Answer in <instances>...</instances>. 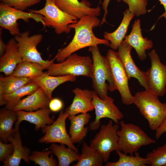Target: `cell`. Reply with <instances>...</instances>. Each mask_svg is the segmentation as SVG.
I'll return each instance as SVG.
<instances>
[{"mask_svg":"<svg viewBox=\"0 0 166 166\" xmlns=\"http://www.w3.org/2000/svg\"><path fill=\"white\" fill-rule=\"evenodd\" d=\"M41 0H0L1 2L16 9L24 11L39 3Z\"/></svg>","mask_w":166,"mask_h":166,"instance_id":"obj_35","label":"cell"},{"mask_svg":"<svg viewBox=\"0 0 166 166\" xmlns=\"http://www.w3.org/2000/svg\"><path fill=\"white\" fill-rule=\"evenodd\" d=\"M39 88V86L32 81L11 94L0 96V105H5L6 108L13 110L22 98L33 93Z\"/></svg>","mask_w":166,"mask_h":166,"instance_id":"obj_25","label":"cell"},{"mask_svg":"<svg viewBox=\"0 0 166 166\" xmlns=\"http://www.w3.org/2000/svg\"><path fill=\"white\" fill-rule=\"evenodd\" d=\"M134 104L147 121L149 128L156 131L166 116V103L161 102L158 97L149 91L136 93L134 96Z\"/></svg>","mask_w":166,"mask_h":166,"instance_id":"obj_3","label":"cell"},{"mask_svg":"<svg viewBox=\"0 0 166 166\" xmlns=\"http://www.w3.org/2000/svg\"><path fill=\"white\" fill-rule=\"evenodd\" d=\"M23 61L15 39H10L6 44L4 53L0 58V72L6 76L12 75L17 65Z\"/></svg>","mask_w":166,"mask_h":166,"instance_id":"obj_19","label":"cell"},{"mask_svg":"<svg viewBox=\"0 0 166 166\" xmlns=\"http://www.w3.org/2000/svg\"><path fill=\"white\" fill-rule=\"evenodd\" d=\"M104 162L102 155L98 151L84 142L81 152L74 166H101Z\"/></svg>","mask_w":166,"mask_h":166,"instance_id":"obj_27","label":"cell"},{"mask_svg":"<svg viewBox=\"0 0 166 166\" xmlns=\"http://www.w3.org/2000/svg\"><path fill=\"white\" fill-rule=\"evenodd\" d=\"M91 118V115L88 113L68 116L70 123L69 134L73 144L80 142L85 137L88 128L85 127V125L88 124Z\"/></svg>","mask_w":166,"mask_h":166,"instance_id":"obj_22","label":"cell"},{"mask_svg":"<svg viewBox=\"0 0 166 166\" xmlns=\"http://www.w3.org/2000/svg\"><path fill=\"white\" fill-rule=\"evenodd\" d=\"M14 146L12 143H5L0 141V161L4 162L12 154Z\"/></svg>","mask_w":166,"mask_h":166,"instance_id":"obj_36","label":"cell"},{"mask_svg":"<svg viewBox=\"0 0 166 166\" xmlns=\"http://www.w3.org/2000/svg\"><path fill=\"white\" fill-rule=\"evenodd\" d=\"M92 102L95 110V118L89 126L91 131L96 130L100 127L101 120L102 118L110 119L119 124L124 117L122 113L114 104L113 99L109 96L107 99L103 100L93 91Z\"/></svg>","mask_w":166,"mask_h":166,"instance_id":"obj_13","label":"cell"},{"mask_svg":"<svg viewBox=\"0 0 166 166\" xmlns=\"http://www.w3.org/2000/svg\"><path fill=\"white\" fill-rule=\"evenodd\" d=\"M9 142L12 143L14 150L12 154L4 162V166H19L22 160L29 163L30 150L27 148L22 146L20 133L16 131L9 140Z\"/></svg>","mask_w":166,"mask_h":166,"instance_id":"obj_23","label":"cell"},{"mask_svg":"<svg viewBox=\"0 0 166 166\" xmlns=\"http://www.w3.org/2000/svg\"><path fill=\"white\" fill-rule=\"evenodd\" d=\"M76 77L71 75L53 76L45 72L32 80L43 90L51 100L52 98V93L57 86L67 82L75 81Z\"/></svg>","mask_w":166,"mask_h":166,"instance_id":"obj_21","label":"cell"},{"mask_svg":"<svg viewBox=\"0 0 166 166\" xmlns=\"http://www.w3.org/2000/svg\"><path fill=\"white\" fill-rule=\"evenodd\" d=\"M45 69L43 65L39 63L22 61L17 65L12 75L32 79L43 74Z\"/></svg>","mask_w":166,"mask_h":166,"instance_id":"obj_29","label":"cell"},{"mask_svg":"<svg viewBox=\"0 0 166 166\" xmlns=\"http://www.w3.org/2000/svg\"><path fill=\"white\" fill-rule=\"evenodd\" d=\"M116 152L119 156L118 160L116 162H107L105 166H146L149 165L147 159L140 156L137 152L134 153V156L127 155L120 151Z\"/></svg>","mask_w":166,"mask_h":166,"instance_id":"obj_31","label":"cell"},{"mask_svg":"<svg viewBox=\"0 0 166 166\" xmlns=\"http://www.w3.org/2000/svg\"><path fill=\"white\" fill-rule=\"evenodd\" d=\"M101 22L97 16L88 15L69 25L71 29H74V35L67 46L59 50L54 57L57 61H62L71 54L86 47L100 44L109 46L108 41L97 37L93 32V29L98 26Z\"/></svg>","mask_w":166,"mask_h":166,"instance_id":"obj_1","label":"cell"},{"mask_svg":"<svg viewBox=\"0 0 166 166\" xmlns=\"http://www.w3.org/2000/svg\"><path fill=\"white\" fill-rule=\"evenodd\" d=\"M44 7L39 10H30L29 11L41 15L44 17V27L50 26L54 28L55 33L60 34L69 33L71 29L69 25L76 23L78 19L63 11L52 0H45Z\"/></svg>","mask_w":166,"mask_h":166,"instance_id":"obj_6","label":"cell"},{"mask_svg":"<svg viewBox=\"0 0 166 166\" xmlns=\"http://www.w3.org/2000/svg\"><path fill=\"white\" fill-rule=\"evenodd\" d=\"M123 15L120 24L115 31L112 33L105 32L104 33V39L109 42V46L114 50L118 49L123 41L129 23L135 15L134 13L130 12L128 9L124 11Z\"/></svg>","mask_w":166,"mask_h":166,"instance_id":"obj_24","label":"cell"},{"mask_svg":"<svg viewBox=\"0 0 166 166\" xmlns=\"http://www.w3.org/2000/svg\"><path fill=\"white\" fill-rule=\"evenodd\" d=\"M14 39L17 43L18 51L23 61L39 63L47 70L56 60L55 57L50 61L43 59L37 49V46L43 39L42 34H38L30 36L29 32L27 31L15 36Z\"/></svg>","mask_w":166,"mask_h":166,"instance_id":"obj_8","label":"cell"},{"mask_svg":"<svg viewBox=\"0 0 166 166\" xmlns=\"http://www.w3.org/2000/svg\"><path fill=\"white\" fill-rule=\"evenodd\" d=\"M123 42L134 49L141 61L144 60L147 58L146 50L151 49L153 46L151 40L143 37L140 28V21L139 19L135 21L132 24L131 33L125 36Z\"/></svg>","mask_w":166,"mask_h":166,"instance_id":"obj_17","label":"cell"},{"mask_svg":"<svg viewBox=\"0 0 166 166\" xmlns=\"http://www.w3.org/2000/svg\"><path fill=\"white\" fill-rule=\"evenodd\" d=\"M72 92L74 97L65 111L69 116L86 113L94 109L92 102L93 90L76 88Z\"/></svg>","mask_w":166,"mask_h":166,"instance_id":"obj_18","label":"cell"},{"mask_svg":"<svg viewBox=\"0 0 166 166\" xmlns=\"http://www.w3.org/2000/svg\"><path fill=\"white\" fill-rule=\"evenodd\" d=\"M121 127L117 133L120 151L133 155L143 146L154 144L156 140L148 135L140 127L132 123L120 122Z\"/></svg>","mask_w":166,"mask_h":166,"instance_id":"obj_4","label":"cell"},{"mask_svg":"<svg viewBox=\"0 0 166 166\" xmlns=\"http://www.w3.org/2000/svg\"><path fill=\"white\" fill-rule=\"evenodd\" d=\"M128 6V10L136 16L143 15L147 12L148 0H122Z\"/></svg>","mask_w":166,"mask_h":166,"instance_id":"obj_34","label":"cell"},{"mask_svg":"<svg viewBox=\"0 0 166 166\" xmlns=\"http://www.w3.org/2000/svg\"><path fill=\"white\" fill-rule=\"evenodd\" d=\"M113 122L110 120L106 124L101 125L90 142L89 145L102 155L104 162H107L112 152L120 151L117 133L119 126L118 124H114Z\"/></svg>","mask_w":166,"mask_h":166,"instance_id":"obj_7","label":"cell"},{"mask_svg":"<svg viewBox=\"0 0 166 166\" xmlns=\"http://www.w3.org/2000/svg\"><path fill=\"white\" fill-rule=\"evenodd\" d=\"M32 81L30 79L13 75L0 77V96L11 94Z\"/></svg>","mask_w":166,"mask_h":166,"instance_id":"obj_30","label":"cell"},{"mask_svg":"<svg viewBox=\"0 0 166 166\" xmlns=\"http://www.w3.org/2000/svg\"><path fill=\"white\" fill-rule=\"evenodd\" d=\"M47 149L50 150L57 157L59 166H68L79 159L78 152L69 147H66L64 144L58 145L53 143Z\"/></svg>","mask_w":166,"mask_h":166,"instance_id":"obj_28","label":"cell"},{"mask_svg":"<svg viewBox=\"0 0 166 166\" xmlns=\"http://www.w3.org/2000/svg\"><path fill=\"white\" fill-rule=\"evenodd\" d=\"M63 104L62 101L58 98H52L50 101L49 108L52 112H56L60 111L62 108Z\"/></svg>","mask_w":166,"mask_h":166,"instance_id":"obj_37","label":"cell"},{"mask_svg":"<svg viewBox=\"0 0 166 166\" xmlns=\"http://www.w3.org/2000/svg\"><path fill=\"white\" fill-rule=\"evenodd\" d=\"M50 150L46 151H35L32 152L29 157L30 160L34 162L36 164L40 166H56L57 162L53 158Z\"/></svg>","mask_w":166,"mask_h":166,"instance_id":"obj_32","label":"cell"},{"mask_svg":"<svg viewBox=\"0 0 166 166\" xmlns=\"http://www.w3.org/2000/svg\"><path fill=\"white\" fill-rule=\"evenodd\" d=\"M132 47L123 41L119 45L117 52L128 79L131 77L137 79L140 84L145 90L149 91L146 78L145 72L141 70L136 65L131 55Z\"/></svg>","mask_w":166,"mask_h":166,"instance_id":"obj_14","label":"cell"},{"mask_svg":"<svg viewBox=\"0 0 166 166\" xmlns=\"http://www.w3.org/2000/svg\"><path fill=\"white\" fill-rule=\"evenodd\" d=\"M60 9L77 17L79 20L88 15L98 16L100 14L101 8L91 7L87 1L82 0H52Z\"/></svg>","mask_w":166,"mask_h":166,"instance_id":"obj_15","label":"cell"},{"mask_svg":"<svg viewBox=\"0 0 166 166\" xmlns=\"http://www.w3.org/2000/svg\"><path fill=\"white\" fill-rule=\"evenodd\" d=\"M2 28H1L0 31V55L1 57L4 53L6 47V44L3 42L2 38Z\"/></svg>","mask_w":166,"mask_h":166,"instance_id":"obj_40","label":"cell"},{"mask_svg":"<svg viewBox=\"0 0 166 166\" xmlns=\"http://www.w3.org/2000/svg\"><path fill=\"white\" fill-rule=\"evenodd\" d=\"M164 166H166V164L164 165Z\"/></svg>","mask_w":166,"mask_h":166,"instance_id":"obj_42","label":"cell"},{"mask_svg":"<svg viewBox=\"0 0 166 166\" xmlns=\"http://www.w3.org/2000/svg\"><path fill=\"white\" fill-rule=\"evenodd\" d=\"M155 131V137L157 139L166 132V116L161 125Z\"/></svg>","mask_w":166,"mask_h":166,"instance_id":"obj_38","label":"cell"},{"mask_svg":"<svg viewBox=\"0 0 166 166\" xmlns=\"http://www.w3.org/2000/svg\"><path fill=\"white\" fill-rule=\"evenodd\" d=\"M50 100L43 90L39 87L33 93L21 99L13 110L31 111L48 108Z\"/></svg>","mask_w":166,"mask_h":166,"instance_id":"obj_20","label":"cell"},{"mask_svg":"<svg viewBox=\"0 0 166 166\" xmlns=\"http://www.w3.org/2000/svg\"><path fill=\"white\" fill-rule=\"evenodd\" d=\"M152 166H164L166 164V143L153 149L146 155Z\"/></svg>","mask_w":166,"mask_h":166,"instance_id":"obj_33","label":"cell"},{"mask_svg":"<svg viewBox=\"0 0 166 166\" xmlns=\"http://www.w3.org/2000/svg\"><path fill=\"white\" fill-rule=\"evenodd\" d=\"M89 50L93 61L91 78L93 91L100 98L105 100L109 96V90H116L109 61L101 54L97 45L89 47Z\"/></svg>","mask_w":166,"mask_h":166,"instance_id":"obj_2","label":"cell"},{"mask_svg":"<svg viewBox=\"0 0 166 166\" xmlns=\"http://www.w3.org/2000/svg\"><path fill=\"white\" fill-rule=\"evenodd\" d=\"M160 4L163 5L164 7L165 12L159 18V19L161 18L164 17L166 19V0H159Z\"/></svg>","mask_w":166,"mask_h":166,"instance_id":"obj_41","label":"cell"},{"mask_svg":"<svg viewBox=\"0 0 166 166\" xmlns=\"http://www.w3.org/2000/svg\"><path fill=\"white\" fill-rule=\"evenodd\" d=\"M17 118L16 111L5 108L1 109L0 137L3 142H9V139L14 135L15 131L13 128V125Z\"/></svg>","mask_w":166,"mask_h":166,"instance_id":"obj_26","label":"cell"},{"mask_svg":"<svg viewBox=\"0 0 166 166\" xmlns=\"http://www.w3.org/2000/svg\"><path fill=\"white\" fill-rule=\"evenodd\" d=\"M52 111L49 108L42 109L34 111H16L18 118L14 128L15 131H19V125L23 121H27L35 125L37 131L54 121L50 117Z\"/></svg>","mask_w":166,"mask_h":166,"instance_id":"obj_16","label":"cell"},{"mask_svg":"<svg viewBox=\"0 0 166 166\" xmlns=\"http://www.w3.org/2000/svg\"><path fill=\"white\" fill-rule=\"evenodd\" d=\"M106 57L110 65L116 90L120 94L122 103L126 105L133 104L134 96L129 89V79L117 52L109 49Z\"/></svg>","mask_w":166,"mask_h":166,"instance_id":"obj_10","label":"cell"},{"mask_svg":"<svg viewBox=\"0 0 166 166\" xmlns=\"http://www.w3.org/2000/svg\"><path fill=\"white\" fill-rule=\"evenodd\" d=\"M69 116L66 112L61 111L55 121L42 128L45 135L39 139V142L64 144L78 152V149L74 145L67 132L66 121Z\"/></svg>","mask_w":166,"mask_h":166,"instance_id":"obj_11","label":"cell"},{"mask_svg":"<svg viewBox=\"0 0 166 166\" xmlns=\"http://www.w3.org/2000/svg\"><path fill=\"white\" fill-rule=\"evenodd\" d=\"M148 55L151 67L145 74L149 91L158 97L163 96L166 92V65L161 62L155 49Z\"/></svg>","mask_w":166,"mask_h":166,"instance_id":"obj_12","label":"cell"},{"mask_svg":"<svg viewBox=\"0 0 166 166\" xmlns=\"http://www.w3.org/2000/svg\"><path fill=\"white\" fill-rule=\"evenodd\" d=\"M93 61L89 56H81L74 53L62 61L53 62L46 72L53 76L71 75L91 78Z\"/></svg>","mask_w":166,"mask_h":166,"instance_id":"obj_5","label":"cell"},{"mask_svg":"<svg viewBox=\"0 0 166 166\" xmlns=\"http://www.w3.org/2000/svg\"><path fill=\"white\" fill-rule=\"evenodd\" d=\"M41 15L31 12H26L10 6L2 2L0 3V26L7 30L13 36L21 34L18 27V20L22 19L27 22L30 19L44 25Z\"/></svg>","mask_w":166,"mask_h":166,"instance_id":"obj_9","label":"cell"},{"mask_svg":"<svg viewBox=\"0 0 166 166\" xmlns=\"http://www.w3.org/2000/svg\"><path fill=\"white\" fill-rule=\"evenodd\" d=\"M121 0H117L118 2H121ZM110 0H104L102 3V7L104 11V13L101 24L102 25L105 22H107L106 21V17L108 13V8Z\"/></svg>","mask_w":166,"mask_h":166,"instance_id":"obj_39","label":"cell"}]
</instances>
